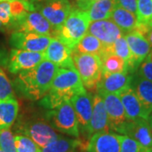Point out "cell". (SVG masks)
<instances>
[{"instance_id": "cell-1", "label": "cell", "mask_w": 152, "mask_h": 152, "mask_svg": "<svg viewBox=\"0 0 152 152\" xmlns=\"http://www.w3.org/2000/svg\"><path fill=\"white\" fill-rule=\"evenodd\" d=\"M58 67L44 59L38 65L19 74L15 81L17 91L31 101H37L49 91Z\"/></svg>"}, {"instance_id": "cell-2", "label": "cell", "mask_w": 152, "mask_h": 152, "mask_svg": "<svg viewBox=\"0 0 152 152\" xmlns=\"http://www.w3.org/2000/svg\"><path fill=\"white\" fill-rule=\"evenodd\" d=\"M84 91L86 89L75 68H59L49 91L42 98L40 105L44 108L53 110Z\"/></svg>"}, {"instance_id": "cell-3", "label": "cell", "mask_w": 152, "mask_h": 152, "mask_svg": "<svg viewBox=\"0 0 152 152\" xmlns=\"http://www.w3.org/2000/svg\"><path fill=\"white\" fill-rule=\"evenodd\" d=\"M90 24L91 20L87 11L78 8L73 9L64 23L58 27H54L53 37L58 39L73 51L87 33Z\"/></svg>"}, {"instance_id": "cell-4", "label": "cell", "mask_w": 152, "mask_h": 152, "mask_svg": "<svg viewBox=\"0 0 152 152\" xmlns=\"http://www.w3.org/2000/svg\"><path fill=\"white\" fill-rule=\"evenodd\" d=\"M74 64L84 86L90 91L96 90L102 76V61L98 55L72 52Z\"/></svg>"}, {"instance_id": "cell-5", "label": "cell", "mask_w": 152, "mask_h": 152, "mask_svg": "<svg viewBox=\"0 0 152 152\" xmlns=\"http://www.w3.org/2000/svg\"><path fill=\"white\" fill-rule=\"evenodd\" d=\"M45 119L56 130L80 139L79 124L70 102H65L57 108L48 111L46 113Z\"/></svg>"}, {"instance_id": "cell-6", "label": "cell", "mask_w": 152, "mask_h": 152, "mask_svg": "<svg viewBox=\"0 0 152 152\" xmlns=\"http://www.w3.org/2000/svg\"><path fill=\"white\" fill-rule=\"evenodd\" d=\"M70 102L73 108L75 110L80 130V139L83 143L88 145L90 135V123L91 119L93 109V96L91 94L84 92L79 93L74 97L71 98Z\"/></svg>"}, {"instance_id": "cell-7", "label": "cell", "mask_w": 152, "mask_h": 152, "mask_svg": "<svg viewBox=\"0 0 152 152\" xmlns=\"http://www.w3.org/2000/svg\"><path fill=\"white\" fill-rule=\"evenodd\" d=\"M19 131L23 135L31 139L40 148L47 146L61 136L46 119L27 121L19 127Z\"/></svg>"}, {"instance_id": "cell-8", "label": "cell", "mask_w": 152, "mask_h": 152, "mask_svg": "<svg viewBox=\"0 0 152 152\" xmlns=\"http://www.w3.org/2000/svg\"><path fill=\"white\" fill-rule=\"evenodd\" d=\"M52 40L53 37L47 35L14 31L10 38V45L13 48L44 53Z\"/></svg>"}, {"instance_id": "cell-9", "label": "cell", "mask_w": 152, "mask_h": 152, "mask_svg": "<svg viewBox=\"0 0 152 152\" xmlns=\"http://www.w3.org/2000/svg\"><path fill=\"white\" fill-rule=\"evenodd\" d=\"M99 95L104 102L111 131L123 134L128 119L119 96L116 93H102Z\"/></svg>"}, {"instance_id": "cell-10", "label": "cell", "mask_w": 152, "mask_h": 152, "mask_svg": "<svg viewBox=\"0 0 152 152\" xmlns=\"http://www.w3.org/2000/svg\"><path fill=\"white\" fill-rule=\"evenodd\" d=\"M37 9L56 28L64 23L74 8L69 0H45L44 3L36 7V10Z\"/></svg>"}, {"instance_id": "cell-11", "label": "cell", "mask_w": 152, "mask_h": 152, "mask_svg": "<svg viewBox=\"0 0 152 152\" xmlns=\"http://www.w3.org/2000/svg\"><path fill=\"white\" fill-rule=\"evenodd\" d=\"M44 58V53L13 48L7 58V67L12 74L20 73L38 65Z\"/></svg>"}, {"instance_id": "cell-12", "label": "cell", "mask_w": 152, "mask_h": 152, "mask_svg": "<svg viewBox=\"0 0 152 152\" xmlns=\"http://www.w3.org/2000/svg\"><path fill=\"white\" fill-rule=\"evenodd\" d=\"M14 29L15 31L37 33L53 37L55 28L39 11L34 10L27 13L19 20Z\"/></svg>"}, {"instance_id": "cell-13", "label": "cell", "mask_w": 152, "mask_h": 152, "mask_svg": "<svg viewBox=\"0 0 152 152\" xmlns=\"http://www.w3.org/2000/svg\"><path fill=\"white\" fill-rule=\"evenodd\" d=\"M87 32L99 39L104 47L113 45L118 38L124 36L122 30L110 19L91 22Z\"/></svg>"}, {"instance_id": "cell-14", "label": "cell", "mask_w": 152, "mask_h": 152, "mask_svg": "<svg viewBox=\"0 0 152 152\" xmlns=\"http://www.w3.org/2000/svg\"><path fill=\"white\" fill-rule=\"evenodd\" d=\"M44 58L53 63L58 68H75L72 58V49L56 38H53L44 52Z\"/></svg>"}, {"instance_id": "cell-15", "label": "cell", "mask_w": 152, "mask_h": 152, "mask_svg": "<svg viewBox=\"0 0 152 152\" xmlns=\"http://www.w3.org/2000/svg\"><path fill=\"white\" fill-rule=\"evenodd\" d=\"M130 86L141 104L145 117L147 119L152 113V81L134 72L132 75Z\"/></svg>"}, {"instance_id": "cell-16", "label": "cell", "mask_w": 152, "mask_h": 152, "mask_svg": "<svg viewBox=\"0 0 152 152\" xmlns=\"http://www.w3.org/2000/svg\"><path fill=\"white\" fill-rule=\"evenodd\" d=\"M119 134L96 133L89 140L86 152H120Z\"/></svg>"}, {"instance_id": "cell-17", "label": "cell", "mask_w": 152, "mask_h": 152, "mask_svg": "<svg viewBox=\"0 0 152 152\" xmlns=\"http://www.w3.org/2000/svg\"><path fill=\"white\" fill-rule=\"evenodd\" d=\"M124 135L135 140L143 146L148 149L152 148V130L147 119L138 118L128 121L123 131Z\"/></svg>"}, {"instance_id": "cell-18", "label": "cell", "mask_w": 152, "mask_h": 152, "mask_svg": "<svg viewBox=\"0 0 152 152\" xmlns=\"http://www.w3.org/2000/svg\"><path fill=\"white\" fill-rule=\"evenodd\" d=\"M93 109L91 119L90 123V135L91 137L96 133H109L111 129L109 126L108 117L104 105L102 97L96 94L93 96Z\"/></svg>"}, {"instance_id": "cell-19", "label": "cell", "mask_w": 152, "mask_h": 152, "mask_svg": "<svg viewBox=\"0 0 152 152\" xmlns=\"http://www.w3.org/2000/svg\"><path fill=\"white\" fill-rule=\"evenodd\" d=\"M133 74L102 73V76L98 83L96 90L98 94L102 93H118L125 87L130 86Z\"/></svg>"}, {"instance_id": "cell-20", "label": "cell", "mask_w": 152, "mask_h": 152, "mask_svg": "<svg viewBox=\"0 0 152 152\" xmlns=\"http://www.w3.org/2000/svg\"><path fill=\"white\" fill-rule=\"evenodd\" d=\"M124 37L130 49L134 65L138 69L140 64L146 58L151 51L150 44L146 38L136 31L126 33Z\"/></svg>"}, {"instance_id": "cell-21", "label": "cell", "mask_w": 152, "mask_h": 152, "mask_svg": "<svg viewBox=\"0 0 152 152\" xmlns=\"http://www.w3.org/2000/svg\"><path fill=\"white\" fill-rule=\"evenodd\" d=\"M117 94L124 106L128 121H133L138 118L146 119L142 109L141 104L130 86L124 88Z\"/></svg>"}, {"instance_id": "cell-22", "label": "cell", "mask_w": 152, "mask_h": 152, "mask_svg": "<svg viewBox=\"0 0 152 152\" xmlns=\"http://www.w3.org/2000/svg\"><path fill=\"white\" fill-rule=\"evenodd\" d=\"M103 53H113V54L118 55V57L122 58L128 65L129 74H134L137 70L135 65H134V63L133 57L131 54L130 49L129 48V45H128V42L125 39L124 36L118 38L113 45L108 46V47H104L103 51L101 53V55Z\"/></svg>"}, {"instance_id": "cell-23", "label": "cell", "mask_w": 152, "mask_h": 152, "mask_svg": "<svg viewBox=\"0 0 152 152\" xmlns=\"http://www.w3.org/2000/svg\"><path fill=\"white\" fill-rule=\"evenodd\" d=\"M19 103L15 98L0 100V132L10 129L16 120Z\"/></svg>"}, {"instance_id": "cell-24", "label": "cell", "mask_w": 152, "mask_h": 152, "mask_svg": "<svg viewBox=\"0 0 152 152\" xmlns=\"http://www.w3.org/2000/svg\"><path fill=\"white\" fill-rule=\"evenodd\" d=\"M87 145L80 139H70L60 136L54 141L41 149L42 152H75L79 148L86 151Z\"/></svg>"}, {"instance_id": "cell-25", "label": "cell", "mask_w": 152, "mask_h": 152, "mask_svg": "<svg viewBox=\"0 0 152 152\" xmlns=\"http://www.w3.org/2000/svg\"><path fill=\"white\" fill-rule=\"evenodd\" d=\"M110 20H113L125 34L133 31L138 23L135 14L126 10L118 5L113 10Z\"/></svg>"}, {"instance_id": "cell-26", "label": "cell", "mask_w": 152, "mask_h": 152, "mask_svg": "<svg viewBox=\"0 0 152 152\" xmlns=\"http://www.w3.org/2000/svg\"><path fill=\"white\" fill-rule=\"evenodd\" d=\"M117 6L116 0H100L92 4L86 11L91 22L108 20Z\"/></svg>"}, {"instance_id": "cell-27", "label": "cell", "mask_w": 152, "mask_h": 152, "mask_svg": "<svg viewBox=\"0 0 152 152\" xmlns=\"http://www.w3.org/2000/svg\"><path fill=\"white\" fill-rule=\"evenodd\" d=\"M102 61V73L117 74L129 73V68L124 60L113 53H103L99 56Z\"/></svg>"}, {"instance_id": "cell-28", "label": "cell", "mask_w": 152, "mask_h": 152, "mask_svg": "<svg viewBox=\"0 0 152 152\" xmlns=\"http://www.w3.org/2000/svg\"><path fill=\"white\" fill-rule=\"evenodd\" d=\"M103 48L104 45L99 39L87 32L72 52L76 53H87L100 56L103 51Z\"/></svg>"}, {"instance_id": "cell-29", "label": "cell", "mask_w": 152, "mask_h": 152, "mask_svg": "<svg viewBox=\"0 0 152 152\" xmlns=\"http://www.w3.org/2000/svg\"><path fill=\"white\" fill-rule=\"evenodd\" d=\"M137 22L147 24L152 19V0H137Z\"/></svg>"}, {"instance_id": "cell-30", "label": "cell", "mask_w": 152, "mask_h": 152, "mask_svg": "<svg viewBox=\"0 0 152 152\" xmlns=\"http://www.w3.org/2000/svg\"><path fill=\"white\" fill-rule=\"evenodd\" d=\"M16 152H42L40 147L31 139L23 134L15 136Z\"/></svg>"}, {"instance_id": "cell-31", "label": "cell", "mask_w": 152, "mask_h": 152, "mask_svg": "<svg viewBox=\"0 0 152 152\" xmlns=\"http://www.w3.org/2000/svg\"><path fill=\"white\" fill-rule=\"evenodd\" d=\"M120 152H149L146 147L143 146L135 140L127 135H119Z\"/></svg>"}, {"instance_id": "cell-32", "label": "cell", "mask_w": 152, "mask_h": 152, "mask_svg": "<svg viewBox=\"0 0 152 152\" xmlns=\"http://www.w3.org/2000/svg\"><path fill=\"white\" fill-rule=\"evenodd\" d=\"M15 98V93L10 81L4 70L0 68V100Z\"/></svg>"}, {"instance_id": "cell-33", "label": "cell", "mask_w": 152, "mask_h": 152, "mask_svg": "<svg viewBox=\"0 0 152 152\" xmlns=\"http://www.w3.org/2000/svg\"><path fill=\"white\" fill-rule=\"evenodd\" d=\"M0 148L5 152H16L15 136L10 129L0 132Z\"/></svg>"}, {"instance_id": "cell-34", "label": "cell", "mask_w": 152, "mask_h": 152, "mask_svg": "<svg viewBox=\"0 0 152 152\" xmlns=\"http://www.w3.org/2000/svg\"><path fill=\"white\" fill-rule=\"evenodd\" d=\"M136 72L142 76L143 78L147 79L149 80L152 81V61L151 60L145 59L140 64L138 69Z\"/></svg>"}, {"instance_id": "cell-35", "label": "cell", "mask_w": 152, "mask_h": 152, "mask_svg": "<svg viewBox=\"0 0 152 152\" xmlns=\"http://www.w3.org/2000/svg\"><path fill=\"white\" fill-rule=\"evenodd\" d=\"M116 1H117L118 5L136 15L137 0H116Z\"/></svg>"}, {"instance_id": "cell-36", "label": "cell", "mask_w": 152, "mask_h": 152, "mask_svg": "<svg viewBox=\"0 0 152 152\" xmlns=\"http://www.w3.org/2000/svg\"><path fill=\"white\" fill-rule=\"evenodd\" d=\"M75 1L76 4L78 6V9L86 11L92 4L97 2V1H100V0H75Z\"/></svg>"}, {"instance_id": "cell-37", "label": "cell", "mask_w": 152, "mask_h": 152, "mask_svg": "<svg viewBox=\"0 0 152 152\" xmlns=\"http://www.w3.org/2000/svg\"><path fill=\"white\" fill-rule=\"evenodd\" d=\"M147 41H148V42L150 44V47H151V49L152 50V28L150 30V31L148 33V35H147L146 37Z\"/></svg>"}, {"instance_id": "cell-38", "label": "cell", "mask_w": 152, "mask_h": 152, "mask_svg": "<svg viewBox=\"0 0 152 152\" xmlns=\"http://www.w3.org/2000/svg\"><path fill=\"white\" fill-rule=\"evenodd\" d=\"M147 121H148V124H149V125H150V127H151V129L152 130V113L150 114V116L148 117Z\"/></svg>"}, {"instance_id": "cell-39", "label": "cell", "mask_w": 152, "mask_h": 152, "mask_svg": "<svg viewBox=\"0 0 152 152\" xmlns=\"http://www.w3.org/2000/svg\"><path fill=\"white\" fill-rule=\"evenodd\" d=\"M147 25H148V26H149L150 28H152V19L150 20V21L148 22V23H147Z\"/></svg>"}, {"instance_id": "cell-40", "label": "cell", "mask_w": 152, "mask_h": 152, "mask_svg": "<svg viewBox=\"0 0 152 152\" xmlns=\"http://www.w3.org/2000/svg\"><path fill=\"white\" fill-rule=\"evenodd\" d=\"M75 152H86V151H84V150H82L80 148H79V149H77Z\"/></svg>"}, {"instance_id": "cell-41", "label": "cell", "mask_w": 152, "mask_h": 152, "mask_svg": "<svg viewBox=\"0 0 152 152\" xmlns=\"http://www.w3.org/2000/svg\"><path fill=\"white\" fill-rule=\"evenodd\" d=\"M32 1H35V2H42V1H45V0H31V2Z\"/></svg>"}, {"instance_id": "cell-42", "label": "cell", "mask_w": 152, "mask_h": 152, "mask_svg": "<svg viewBox=\"0 0 152 152\" xmlns=\"http://www.w3.org/2000/svg\"><path fill=\"white\" fill-rule=\"evenodd\" d=\"M149 152H152V148H151V149L149 150Z\"/></svg>"}, {"instance_id": "cell-43", "label": "cell", "mask_w": 152, "mask_h": 152, "mask_svg": "<svg viewBox=\"0 0 152 152\" xmlns=\"http://www.w3.org/2000/svg\"><path fill=\"white\" fill-rule=\"evenodd\" d=\"M0 152H5V151H3V150H2V149L0 148Z\"/></svg>"}, {"instance_id": "cell-44", "label": "cell", "mask_w": 152, "mask_h": 152, "mask_svg": "<svg viewBox=\"0 0 152 152\" xmlns=\"http://www.w3.org/2000/svg\"><path fill=\"white\" fill-rule=\"evenodd\" d=\"M4 1H8V0H0V2H4Z\"/></svg>"}, {"instance_id": "cell-45", "label": "cell", "mask_w": 152, "mask_h": 152, "mask_svg": "<svg viewBox=\"0 0 152 152\" xmlns=\"http://www.w3.org/2000/svg\"><path fill=\"white\" fill-rule=\"evenodd\" d=\"M0 64H1V62H0Z\"/></svg>"}]
</instances>
